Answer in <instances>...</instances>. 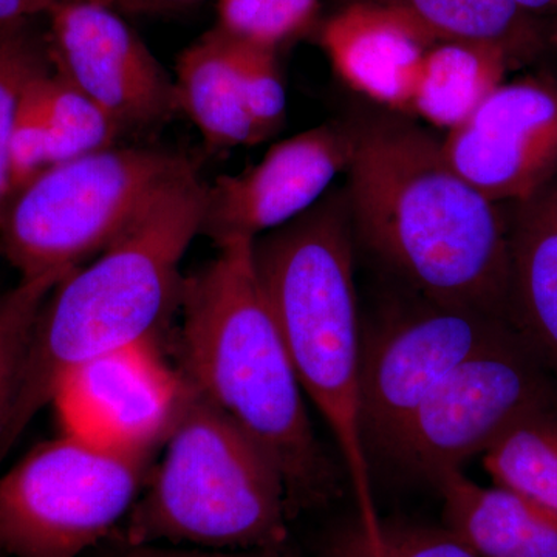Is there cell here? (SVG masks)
Masks as SVG:
<instances>
[{"mask_svg": "<svg viewBox=\"0 0 557 557\" xmlns=\"http://www.w3.org/2000/svg\"><path fill=\"white\" fill-rule=\"evenodd\" d=\"M347 205L354 233L409 293L508 321L509 212L416 124L355 126Z\"/></svg>", "mask_w": 557, "mask_h": 557, "instance_id": "cell-1", "label": "cell"}, {"mask_svg": "<svg viewBox=\"0 0 557 557\" xmlns=\"http://www.w3.org/2000/svg\"><path fill=\"white\" fill-rule=\"evenodd\" d=\"M252 240L220 245L183 281V362L190 386L276 465L292 519L338 496V467L322 448L292 359L260 287Z\"/></svg>", "mask_w": 557, "mask_h": 557, "instance_id": "cell-2", "label": "cell"}, {"mask_svg": "<svg viewBox=\"0 0 557 557\" xmlns=\"http://www.w3.org/2000/svg\"><path fill=\"white\" fill-rule=\"evenodd\" d=\"M207 186L196 168L172 180L97 259L51 289L33 325L0 435V465L69 370L156 336L182 298L180 263L201 233Z\"/></svg>", "mask_w": 557, "mask_h": 557, "instance_id": "cell-3", "label": "cell"}, {"mask_svg": "<svg viewBox=\"0 0 557 557\" xmlns=\"http://www.w3.org/2000/svg\"><path fill=\"white\" fill-rule=\"evenodd\" d=\"M354 225L346 194H325L298 219L252 244L260 287L304 394L335 438L358 522H381L359 424L362 324L355 289Z\"/></svg>", "mask_w": 557, "mask_h": 557, "instance_id": "cell-4", "label": "cell"}, {"mask_svg": "<svg viewBox=\"0 0 557 557\" xmlns=\"http://www.w3.org/2000/svg\"><path fill=\"white\" fill-rule=\"evenodd\" d=\"M188 386L160 465L124 520L123 545L219 552L288 545L292 515L276 465Z\"/></svg>", "mask_w": 557, "mask_h": 557, "instance_id": "cell-5", "label": "cell"}, {"mask_svg": "<svg viewBox=\"0 0 557 557\" xmlns=\"http://www.w3.org/2000/svg\"><path fill=\"white\" fill-rule=\"evenodd\" d=\"M185 156L109 148L54 164L11 197L0 251L21 278L70 273L98 256L160 189L189 170Z\"/></svg>", "mask_w": 557, "mask_h": 557, "instance_id": "cell-6", "label": "cell"}, {"mask_svg": "<svg viewBox=\"0 0 557 557\" xmlns=\"http://www.w3.org/2000/svg\"><path fill=\"white\" fill-rule=\"evenodd\" d=\"M148 457L62 434L0 474V557H79L127 519Z\"/></svg>", "mask_w": 557, "mask_h": 557, "instance_id": "cell-7", "label": "cell"}, {"mask_svg": "<svg viewBox=\"0 0 557 557\" xmlns=\"http://www.w3.org/2000/svg\"><path fill=\"white\" fill-rule=\"evenodd\" d=\"M552 370L516 330L446 376L381 460L434 485L483 456L520 418L557 406Z\"/></svg>", "mask_w": 557, "mask_h": 557, "instance_id": "cell-8", "label": "cell"}, {"mask_svg": "<svg viewBox=\"0 0 557 557\" xmlns=\"http://www.w3.org/2000/svg\"><path fill=\"white\" fill-rule=\"evenodd\" d=\"M409 295L362 325L359 424L370 465L446 376L515 330L485 311Z\"/></svg>", "mask_w": 557, "mask_h": 557, "instance_id": "cell-9", "label": "cell"}, {"mask_svg": "<svg viewBox=\"0 0 557 557\" xmlns=\"http://www.w3.org/2000/svg\"><path fill=\"white\" fill-rule=\"evenodd\" d=\"M188 381L156 339L113 348L69 370L50 405L62 434L109 453L148 457L163 445L188 397Z\"/></svg>", "mask_w": 557, "mask_h": 557, "instance_id": "cell-10", "label": "cell"}, {"mask_svg": "<svg viewBox=\"0 0 557 557\" xmlns=\"http://www.w3.org/2000/svg\"><path fill=\"white\" fill-rule=\"evenodd\" d=\"M442 149L494 203L530 199L557 177V79L537 73L502 83Z\"/></svg>", "mask_w": 557, "mask_h": 557, "instance_id": "cell-11", "label": "cell"}, {"mask_svg": "<svg viewBox=\"0 0 557 557\" xmlns=\"http://www.w3.org/2000/svg\"><path fill=\"white\" fill-rule=\"evenodd\" d=\"M116 11L98 2L51 11L46 17L51 69L121 131L152 126L177 112L175 84Z\"/></svg>", "mask_w": 557, "mask_h": 557, "instance_id": "cell-12", "label": "cell"}, {"mask_svg": "<svg viewBox=\"0 0 557 557\" xmlns=\"http://www.w3.org/2000/svg\"><path fill=\"white\" fill-rule=\"evenodd\" d=\"M355 126L321 124L276 143L265 156L207 186L201 233L215 247L259 239L313 208L354 153Z\"/></svg>", "mask_w": 557, "mask_h": 557, "instance_id": "cell-13", "label": "cell"}, {"mask_svg": "<svg viewBox=\"0 0 557 557\" xmlns=\"http://www.w3.org/2000/svg\"><path fill=\"white\" fill-rule=\"evenodd\" d=\"M321 44L350 89L394 112L410 113L418 70L435 40L403 11L359 0L325 22Z\"/></svg>", "mask_w": 557, "mask_h": 557, "instance_id": "cell-14", "label": "cell"}, {"mask_svg": "<svg viewBox=\"0 0 557 557\" xmlns=\"http://www.w3.org/2000/svg\"><path fill=\"white\" fill-rule=\"evenodd\" d=\"M509 212V325L557 379V177Z\"/></svg>", "mask_w": 557, "mask_h": 557, "instance_id": "cell-15", "label": "cell"}, {"mask_svg": "<svg viewBox=\"0 0 557 557\" xmlns=\"http://www.w3.org/2000/svg\"><path fill=\"white\" fill-rule=\"evenodd\" d=\"M445 527L479 557H557V515L508 487L482 486L461 469L434 483Z\"/></svg>", "mask_w": 557, "mask_h": 557, "instance_id": "cell-16", "label": "cell"}, {"mask_svg": "<svg viewBox=\"0 0 557 557\" xmlns=\"http://www.w3.org/2000/svg\"><path fill=\"white\" fill-rule=\"evenodd\" d=\"M175 97L209 149L262 143L249 115L233 54V39L215 27L180 54Z\"/></svg>", "mask_w": 557, "mask_h": 557, "instance_id": "cell-17", "label": "cell"}, {"mask_svg": "<svg viewBox=\"0 0 557 557\" xmlns=\"http://www.w3.org/2000/svg\"><path fill=\"white\" fill-rule=\"evenodd\" d=\"M507 53L485 44L445 40L429 47L413 87L410 113L446 132L463 124L505 83Z\"/></svg>", "mask_w": 557, "mask_h": 557, "instance_id": "cell-18", "label": "cell"}, {"mask_svg": "<svg viewBox=\"0 0 557 557\" xmlns=\"http://www.w3.org/2000/svg\"><path fill=\"white\" fill-rule=\"evenodd\" d=\"M394 7L420 25L435 42L485 44L522 65L545 49L537 14L512 0H376Z\"/></svg>", "mask_w": 557, "mask_h": 557, "instance_id": "cell-19", "label": "cell"}, {"mask_svg": "<svg viewBox=\"0 0 557 557\" xmlns=\"http://www.w3.org/2000/svg\"><path fill=\"white\" fill-rule=\"evenodd\" d=\"M22 95L46 126L51 166L113 148L123 132L100 106L51 67L33 76Z\"/></svg>", "mask_w": 557, "mask_h": 557, "instance_id": "cell-20", "label": "cell"}, {"mask_svg": "<svg viewBox=\"0 0 557 557\" xmlns=\"http://www.w3.org/2000/svg\"><path fill=\"white\" fill-rule=\"evenodd\" d=\"M496 485L557 515V406L520 418L482 456Z\"/></svg>", "mask_w": 557, "mask_h": 557, "instance_id": "cell-21", "label": "cell"}, {"mask_svg": "<svg viewBox=\"0 0 557 557\" xmlns=\"http://www.w3.org/2000/svg\"><path fill=\"white\" fill-rule=\"evenodd\" d=\"M46 36L32 21L0 27V222L11 200L10 138L17 101L25 84L50 69Z\"/></svg>", "mask_w": 557, "mask_h": 557, "instance_id": "cell-22", "label": "cell"}, {"mask_svg": "<svg viewBox=\"0 0 557 557\" xmlns=\"http://www.w3.org/2000/svg\"><path fill=\"white\" fill-rule=\"evenodd\" d=\"M65 274L21 278L20 284L0 295V435L16 395L33 325L47 296Z\"/></svg>", "mask_w": 557, "mask_h": 557, "instance_id": "cell-23", "label": "cell"}, {"mask_svg": "<svg viewBox=\"0 0 557 557\" xmlns=\"http://www.w3.org/2000/svg\"><path fill=\"white\" fill-rule=\"evenodd\" d=\"M219 25L234 38L276 50L309 28L318 0H219Z\"/></svg>", "mask_w": 557, "mask_h": 557, "instance_id": "cell-24", "label": "cell"}, {"mask_svg": "<svg viewBox=\"0 0 557 557\" xmlns=\"http://www.w3.org/2000/svg\"><path fill=\"white\" fill-rule=\"evenodd\" d=\"M231 39L249 115L255 121L260 139L265 141L276 134L287 113V91L278 72L276 50L256 46L234 36Z\"/></svg>", "mask_w": 557, "mask_h": 557, "instance_id": "cell-25", "label": "cell"}, {"mask_svg": "<svg viewBox=\"0 0 557 557\" xmlns=\"http://www.w3.org/2000/svg\"><path fill=\"white\" fill-rule=\"evenodd\" d=\"M370 557L479 556L446 527L383 522L379 539H370Z\"/></svg>", "mask_w": 557, "mask_h": 557, "instance_id": "cell-26", "label": "cell"}, {"mask_svg": "<svg viewBox=\"0 0 557 557\" xmlns=\"http://www.w3.org/2000/svg\"><path fill=\"white\" fill-rule=\"evenodd\" d=\"M50 166L46 126L35 108L21 94L10 138L11 197Z\"/></svg>", "mask_w": 557, "mask_h": 557, "instance_id": "cell-27", "label": "cell"}, {"mask_svg": "<svg viewBox=\"0 0 557 557\" xmlns=\"http://www.w3.org/2000/svg\"><path fill=\"white\" fill-rule=\"evenodd\" d=\"M115 557H296L288 545L276 548L242 549V552H219V549H200L171 547V545H123Z\"/></svg>", "mask_w": 557, "mask_h": 557, "instance_id": "cell-28", "label": "cell"}, {"mask_svg": "<svg viewBox=\"0 0 557 557\" xmlns=\"http://www.w3.org/2000/svg\"><path fill=\"white\" fill-rule=\"evenodd\" d=\"M78 2L108 3L113 7V0H0V27L39 16L47 17L60 7Z\"/></svg>", "mask_w": 557, "mask_h": 557, "instance_id": "cell-29", "label": "cell"}, {"mask_svg": "<svg viewBox=\"0 0 557 557\" xmlns=\"http://www.w3.org/2000/svg\"><path fill=\"white\" fill-rule=\"evenodd\" d=\"M324 557H370V539L358 520L332 539Z\"/></svg>", "mask_w": 557, "mask_h": 557, "instance_id": "cell-30", "label": "cell"}, {"mask_svg": "<svg viewBox=\"0 0 557 557\" xmlns=\"http://www.w3.org/2000/svg\"><path fill=\"white\" fill-rule=\"evenodd\" d=\"M197 0H113V9L132 14L163 13L182 9Z\"/></svg>", "mask_w": 557, "mask_h": 557, "instance_id": "cell-31", "label": "cell"}, {"mask_svg": "<svg viewBox=\"0 0 557 557\" xmlns=\"http://www.w3.org/2000/svg\"><path fill=\"white\" fill-rule=\"evenodd\" d=\"M533 14L557 13V0H512Z\"/></svg>", "mask_w": 557, "mask_h": 557, "instance_id": "cell-32", "label": "cell"}, {"mask_svg": "<svg viewBox=\"0 0 557 557\" xmlns=\"http://www.w3.org/2000/svg\"><path fill=\"white\" fill-rule=\"evenodd\" d=\"M556 44H557V32H556Z\"/></svg>", "mask_w": 557, "mask_h": 557, "instance_id": "cell-33", "label": "cell"}]
</instances>
